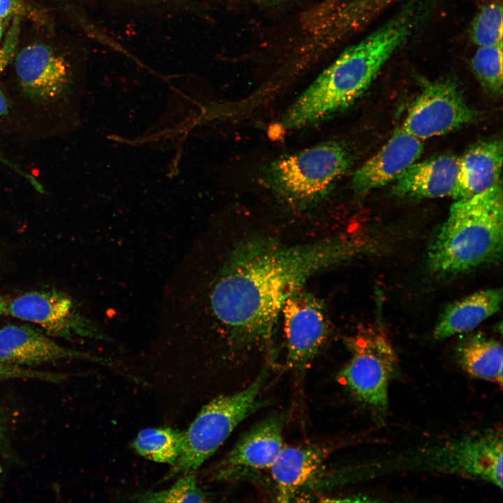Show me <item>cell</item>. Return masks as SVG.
I'll list each match as a JSON object with an SVG mask.
<instances>
[{"mask_svg": "<svg viewBox=\"0 0 503 503\" xmlns=\"http://www.w3.org/2000/svg\"><path fill=\"white\" fill-rule=\"evenodd\" d=\"M363 247L342 238L285 245L253 236L238 242L214 268L189 249L164 291L163 330L194 339L219 334L234 351L265 344L289 296Z\"/></svg>", "mask_w": 503, "mask_h": 503, "instance_id": "6da1fadb", "label": "cell"}, {"mask_svg": "<svg viewBox=\"0 0 503 503\" xmlns=\"http://www.w3.org/2000/svg\"><path fill=\"white\" fill-rule=\"evenodd\" d=\"M429 7L427 0H409L393 17L344 50L287 109L281 120L282 127L308 126L351 105L417 31Z\"/></svg>", "mask_w": 503, "mask_h": 503, "instance_id": "7a4b0ae2", "label": "cell"}, {"mask_svg": "<svg viewBox=\"0 0 503 503\" xmlns=\"http://www.w3.org/2000/svg\"><path fill=\"white\" fill-rule=\"evenodd\" d=\"M455 201L427 252L428 268L442 276L469 272L502 254V183Z\"/></svg>", "mask_w": 503, "mask_h": 503, "instance_id": "3957f363", "label": "cell"}, {"mask_svg": "<svg viewBox=\"0 0 503 503\" xmlns=\"http://www.w3.org/2000/svg\"><path fill=\"white\" fill-rule=\"evenodd\" d=\"M349 163L343 145L326 142L275 160L265 180L282 201L296 209H307L330 193Z\"/></svg>", "mask_w": 503, "mask_h": 503, "instance_id": "277c9868", "label": "cell"}, {"mask_svg": "<svg viewBox=\"0 0 503 503\" xmlns=\"http://www.w3.org/2000/svg\"><path fill=\"white\" fill-rule=\"evenodd\" d=\"M268 377V369H263L244 389L219 396L203 407L184 432L182 451L167 478L195 473L237 425L259 407Z\"/></svg>", "mask_w": 503, "mask_h": 503, "instance_id": "5b68a950", "label": "cell"}, {"mask_svg": "<svg viewBox=\"0 0 503 503\" xmlns=\"http://www.w3.org/2000/svg\"><path fill=\"white\" fill-rule=\"evenodd\" d=\"M351 356L340 372L341 383L360 401L384 412L397 356L391 342L379 328L358 333L348 341Z\"/></svg>", "mask_w": 503, "mask_h": 503, "instance_id": "8992f818", "label": "cell"}, {"mask_svg": "<svg viewBox=\"0 0 503 503\" xmlns=\"http://www.w3.org/2000/svg\"><path fill=\"white\" fill-rule=\"evenodd\" d=\"M476 117V111L467 105L457 85L441 80L424 85L402 126L424 140L460 129Z\"/></svg>", "mask_w": 503, "mask_h": 503, "instance_id": "52a82bcc", "label": "cell"}, {"mask_svg": "<svg viewBox=\"0 0 503 503\" xmlns=\"http://www.w3.org/2000/svg\"><path fill=\"white\" fill-rule=\"evenodd\" d=\"M289 366L305 370L324 346L329 335L327 314L321 302L300 289L285 301L281 311Z\"/></svg>", "mask_w": 503, "mask_h": 503, "instance_id": "ba28073f", "label": "cell"}, {"mask_svg": "<svg viewBox=\"0 0 503 503\" xmlns=\"http://www.w3.org/2000/svg\"><path fill=\"white\" fill-rule=\"evenodd\" d=\"M8 314L38 324L52 336L107 340L105 334L79 312L69 296L55 290L30 291L18 296L9 302Z\"/></svg>", "mask_w": 503, "mask_h": 503, "instance_id": "9c48e42d", "label": "cell"}, {"mask_svg": "<svg viewBox=\"0 0 503 503\" xmlns=\"http://www.w3.org/2000/svg\"><path fill=\"white\" fill-rule=\"evenodd\" d=\"M284 418L275 414L247 431L214 467L212 479L229 481L270 468L284 447Z\"/></svg>", "mask_w": 503, "mask_h": 503, "instance_id": "30bf717a", "label": "cell"}, {"mask_svg": "<svg viewBox=\"0 0 503 503\" xmlns=\"http://www.w3.org/2000/svg\"><path fill=\"white\" fill-rule=\"evenodd\" d=\"M61 359H81L114 365L112 360L64 347L30 326L8 325L0 329V360L34 365Z\"/></svg>", "mask_w": 503, "mask_h": 503, "instance_id": "8fae6325", "label": "cell"}, {"mask_svg": "<svg viewBox=\"0 0 503 503\" xmlns=\"http://www.w3.org/2000/svg\"><path fill=\"white\" fill-rule=\"evenodd\" d=\"M423 151V140L398 128L386 143L354 173L352 187L365 194L394 181L417 161Z\"/></svg>", "mask_w": 503, "mask_h": 503, "instance_id": "7c38bea8", "label": "cell"}, {"mask_svg": "<svg viewBox=\"0 0 503 503\" xmlns=\"http://www.w3.org/2000/svg\"><path fill=\"white\" fill-rule=\"evenodd\" d=\"M439 458L447 470L502 486V439L497 432L454 442Z\"/></svg>", "mask_w": 503, "mask_h": 503, "instance_id": "4fadbf2b", "label": "cell"}, {"mask_svg": "<svg viewBox=\"0 0 503 503\" xmlns=\"http://www.w3.org/2000/svg\"><path fill=\"white\" fill-rule=\"evenodd\" d=\"M15 70L23 90L40 101L58 97L69 80V66L66 60L41 44L23 48L17 54Z\"/></svg>", "mask_w": 503, "mask_h": 503, "instance_id": "5bb4252c", "label": "cell"}, {"mask_svg": "<svg viewBox=\"0 0 503 503\" xmlns=\"http://www.w3.org/2000/svg\"><path fill=\"white\" fill-rule=\"evenodd\" d=\"M459 168L460 157L452 154L416 161L394 180L393 191L408 198H453Z\"/></svg>", "mask_w": 503, "mask_h": 503, "instance_id": "9a60e30c", "label": "cell"}, {"mask_svg": "<svg viewBox=\"0 0 503 503\" xmlns=\"http://www.w3.org/2000/svg\"><path fill=\"white\" fill-rule=\"evenodd\" d=\"M328 450L319 445L284 446L269 469L278 502H290L320 474Z\"/></svg>", "mask_w": 503, "mask_h": 503, "instance_id": "2e32d148", "label": "cell"}, {"mask_svg": "<svg viewBox=\"0 0 503 503\" xmlns=\"http://www.w3.org/2000/svg\"><path fill=\"white\" fill-rule=\"evenodd\" d=\"M502 143L500 140L479 141L460 157L455 200L486 191L501 183Z\"/></svg>", "mask_w": 503, "mask_h": 503, "instance_id": "e0dca14e", "label": "cell"}, {"mask_svg": "<svg viewBox=\"0 0 503 503\" xmlns=\"http://www.w3.org/2000/svg\"><path fill=\"white\" fill-rule=\"evenodd\" d=\"M502 300L501 289L474 292L449 304L433 331L435 338L444 340L468 333L497 313Z\"/></svg>", "mask_w": 503, "mask_h": 503, "instance_id": "ac0fdd59", "label": "cell"}, {"mask_svg": "<svg viewBox=\"0 0 503 503\" xmlns=\"http://www.w3.org/2000/svg\"><path fill=\"white\" fill-rule=\"evenodd\" d=\"M398 0H343L316 26L319 40L331 48L367 25Z\"/></svg>", "mask_w": 503, "mask_h": 503, "instance_id": "d6986e66", "label": "cell"}, {"mask_svg": "<svg viewBox=\"0 0 503 503\" xmlns=\"http://www.w3.org/2000/svg\"><path fill=\"white\" fill-rule=\"evenodd\" d=\"M455 355L470 376L502 386L503 350L498 340L481 333L469 335L458 344Z\"/></svg>", "mask_w": 503, "mask_h": 503, "instance_id": "ffe728a7", "label": "cell"}, {"mask_svg": "<svg viewBox=\"0 0 503 503\" xmlns=\"http://www.w3.org/2000/svg\"><path fill=\"white\" fill-rule=\"evenodd\" d=\"M184 432L169 428L140 430L132 442L133 449L149 460L173 465L182 449Z\"/></svg>", "mask_w": 503, "mask_h": 503, "instance_id": "44dd1931", "label": "cell"}, {"mask_svg": "<svg viewBox=\"0 0 503 503\" xmlns=\"http://www.w3.org/2000/svg\"><path fill=\"white\" fill-rule=\"evenodd\" d=\"M471 68L483 89L493 95L502 92V44L478 47Z\"/></svg>", "mask_w": 503, "mask_h": 503, "instance_id": "7402d4cb", "label": "cell"}, {"mask_svg": "<svg viewBox=\"0 0 503 503\" xmlns=\"http://www.w3.org/2000/svg\"><path fill=\"white\" fill-rule=\"evenodd\" d=\"M469 35L478 47L502 44L501 1H492L480 8L471 23Z\"/></svg>", "mask_w": 503, "mask_h": 503, "instance_id": "603a6c76", "label": "cell"}, {"mask_svg": "<svg viewBox=\"0 0 503 503\" xmlns=\"http://www.w3.org/2000/svg\"><path fill=\"white\" fill-rule=\"evenodd\" d=\"M178 479L169 488L143 493L136 498L142 502H205L207 494L198 486L194 473L180 475Z\"/></svg>", "mask_w": 503, "mask_h": 503, "instance_id": "cb8c5ba5", "label": "cell"}, {"mask_svg": "<svg viewBox=\"0 0 503 503\" xmlns=\"http://www.w3.org/2000/svg\"><path fill=\"white\" fill-rule=\"evenodd\" d=\"M20 35V17L15 16L0 48V76L15 54ZM8 102L0 88V116L8 112Z\"/></svg>", "mask_w": 503, "mask_h": 503, "instance_id": "d4e9b609", "label": "cell"}, {"mask_svg": "<svg viewBox=\"0 0 503 503\" xmlns=\"http://www.w3.org/2000/svg\"><path fill=\"white\" fill-rule=\"evenodd\" d=\"M64 378L65 376L61 374L34 370L0 360V381L14 379H27L57 382Z\"/></svg>", "mask_w": 503, "mask_h": 503, "instance_id": "484cf974", "label": "cell"}, {"mask_svg": "<svg viewBox=\"0 0 503 503\" xmlns=\"http://www.w3.org/2000/svg\"><path fill=\"white\" fill-rule=\"evenodd\" d=\"M343 0H323L307 11L302 17L305 28L312 27L328 15Z\"/></svg>", "mask_w": 503, "mask_h": 503, "instance_id": "4316f807", "label": "cell"}, {"mask_svg": "<svg viewBox=\"0 0 503 503\" xmlns=\"http://www.w3.org/2000/svg\"><path fill=\"white\" fill-rule=\"evenodd\" d=\"M23 11V6L18 0H0V20L18 16Z\"/></svg>", "mask_w": 503, "mask_h": 503, "instance_id": "83f0119b", "label": "cell"}, {"mask_svg": "<svg viewBox=\"0 0 503 503\" xmlns=\"http://www.w3.org/2000/svg\"><path fill=\"white\" fill-rule=\"evenodd\" d=\"M0 163L8 166L9 168H12L13 170H15L18 174L24 177L27 180H29L31 179V175L28 174L27 173L24 172L23 170H22L20 167L8 160L0 152Z\"/></svg>", "mask_w": 503, "mask_h": 503, "instance_id": "f1b7e54d", "label": "cell"}, {"mask_svg": "<svg viewBox=\"0 0 503 503\" xmlns=\"http://www.w3.org/2000/svg\"><path fill=\"white\" fill-rule=\"evenodd\" d=\"M8 305L7 298L0 295V316L8 314Z\"/></svg>", "mask_w": 503, "mask_h": 503, "instance_id": "f546056e", "label": "cell"}, {"mask_svg": "<svg viewBox=\"0 0 503 503\" xmlns=\"http://www.w3.org/2000/svg\"><path fill=\"white\" fill-rule=\"evenodd\" d=\"M256 1L261 2V3H279L284 0H256Z\"/></svg>", "mask_w": 503, "mask_h": 503, "instance_id": "4dcf8cb0", "label": "cell"}, {"mask_svg": "<svg viewBox=\"0 0 503 503\" xmlns=\"http://www.w3.org/2000/svg\"><path fill=\"white\" fill-rule=\"evenodd\" d=\"M1 435H2V425H1V417H0V438H1Z\"/></svg>", "mask_w": 503, "mask_h": 503, "instance_id": "1f68e13d", "label": "cell"}, {"mask_svg": "<svg viewBox=\"0 0 503 503\" xmlns=\"http://www.w3.org/2000/svg\"><path fill=\"white\" fill-rule=\"evenodd\" d=\"M2 33H3V31H2V27H1V24H0V40H1V36H2Z\"/></svg>", "mask_w": 503, "mask_h": 503, "instance_id": "d6a6232c", "label": "cell"}]
</instances>
